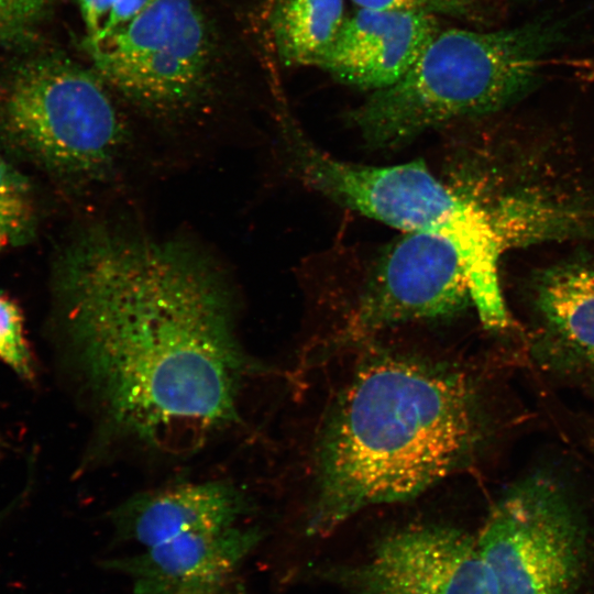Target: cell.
<instances>
[{
  "instance_id": "9",
  "label": "cell",
  "mask_w": 594,
  "mask_h": 594,
  "mask_svg": "<svg viewBox=\"0 0 594 594\" xmlns=\"http://www.w3.org/2000/svg\"><path fill=\"white\" fill-rule=\"evenodd\" d=\"M470 300L455 246L438 234L407 232L377 264L348 333L356 339L400 322L450 316Z\"/></svg>"
},
{
  "instance_id": "4",
  "label": "cell",
  "mask_w": 594,
  "mask_h": 594,
  "mask_svg": "<svg viewBox=\"0 0 594 594\" xmlns=\"http://www.w3.org/2000/svg\"><path fill=\"white\" fill-rule=\"evenodd\" d=\"M284 144L296 174L333 201L406 232L448 239L458 250L470 285L471 302L491 330L509 326L498 279L504 234L497 220L457 195L415 161L367 166L331 156L289 122Z\"/></svg>"
},
{
  "instance_id": "16",
  "label": "cell",
  "mask_w": 594,
  "mask_h": 594,
  "mask_svg": "<svg viewBox=\"0 0 594 594\" xmlns=\"http://www.w3.org/2000/svg\"><path fill=\"white\" fill-rule=\"evenodd\" d=\"M155 0H76L86 43L98 42L145 10Z\"/></svg>"
},
{
  "instance_id": "17",
  "label": "cell",
  "mask_w": 594,
  "mask_h": 594,
  "mask_svg": "<svg viewBox=\"0 0 594 594\" xmlns=\"http://www.w3.org/2000/svg\"><path fill=\"white\" fill-rule=\"evenodd\" d=\"M0 360L9 365L22 378H33V360L24 336L21 310L14 301L1 295Z\"/></svg>"
},
{
  "instance_id": "19",
  "label": "cell",
  "mask_w": 594,
  "mask_h": 594,
  "mask_svg": "<svg viewBox=\"0 0 594 594\" xmlns=\"http://www.w3.org/2000/svg\"><path fill=\"white\" fill-rule=\"evenodd\" d=\"M46 0H0V44L22 35L42 14Z\"/></svg>"
},
{
  "instance_id": "12",
  "label": "cell",
  "mask_w": 594,
  "mask_h": 594,
  "mask_svg": "<svg viewBox=\"0 0 594 594\" xmlns=\"http://www.w3.org/2000/svg\"><path fill=\"white\" fill-rule=\"evenodd\" d=\"M251 512L252 502L238 485L211 480L136 493L109 519L117 539L148 548L190 532L223 530Z\"/></svg>"
},
{
  "instance_id": "18",
  "label": "cell",
  "mask_w": 594,
  "mask_h": 594,
  "mask_svg": "<svg viewBox=\"0 0 594 594\" xmlns=\"http://www.w3.org/2000/svg\"><path fill=\"white\" fill-rule=\"evenodd\" d=\"M359 8L408 10L461 20H480L487 0H352Z\"/></svg>"
},
{
  "instance_id": "8",
  "label": "cell",
  "mask_w": 594,
  "mask_h": 594,
  "mask_svg": "<svg viewBox=\"0 0 594 594\" xmlns=\"http://www.w3.org/2000/svg\"><path fill=\"white\" fill-rule=\"evenodd\" d=\"M316 574L345 594H496L476 539L437 524L394 531L364 561Z\"/></svg>"
},
{
  "instance_id": "10",
  "label": "cell",
  "mask_w": 594,
  "mask_h": 594,
  "mask_svg": "<svg viewBox=\"0 0 594 594\" xmlns=\"http://www.w3.org/2000/svg\"><path fill=\"white\" fill-rule=\"evenodd\" d=\"M264 537L241 524L190 532L102 562L127 576L133 594H246L242 568Z\"/></svg>"
},
{
  "instance_id": "1",
  "label": "cell",
  "mask_w": 594,
  "mask_h": 594,
  "mask_svg": "<svg viewBox=\"0 0 594 594\" xmlns=\"http://www.w3.org/2000/svg\"><path fill=\"white\" fill-rule=\"evenodd\" d=\"M52 286L101 435L178 453L241 422L262 366L241 343L231 283L202 249L95 221L61 248Z\"/></svg>"
},
{
  "instance_id": "3",
  "label": "cell",
  "mask_w": 594,
  "mask_h": 594,
  "mask_svg": "<svg viewBox=\"0 0 594 594\" xmlns=\"http://www.w3.org/2000/svg\"><path fill=\"white\" fill-rule=\"evenodd\" d=\"M562 28L539 20L490 32L440 30L398 81L352 112V122L370 145L391 147L455 119L497 111L538 84Z\"/></svg>"
},
{
  "instance_id": "11",
  "label": "cell",
  "mask_w": 594,
  "mask_h": 594,
  "mask_svg": "<svg viewBox=\"0 0 594 594\" xmlns=\"http://www.w3.org/2000/svg\"><path fill=\"white\" fill-rule=\"evenodd\" d=\"M440 30L429 13L359 8L317 67L342 84L377 91L398 81Z\"/></svg>"
},
{
  "instance_id": "2",
  "label": "cell",
  "mask_w": 594,
  "mask_h": 594,
  "mask_svg": "<svg viewBox=\"0 0 594 594\" xmlns=\"http://www.w3.org/2000/svg\"><path fill=\"white\" fill-rule=\"evenodd\" d=\"M484 438L476 388L462 371L381 354L342 389L316 449L308 536L364 508L411 499L466 465Z\"/></svg>"
},
{
  "instance_id": "13",
  "label": "cell",
  "mask_w": 594,
  "mask_h": 594,
  "mask_svg": "<svg viewBox=\"0 0 594 594\" xmlns=\"http://www.w3.org/2000/svg\"><path fill=\"white\" fill-rule=\"evenodd\" d=\"M535 304L551 346L563 358L594 366V264H565L543 273Z\"/></svg>"
},
{
  "instance_id": "6",
  "label": "cell",
  "mask_w": 594,
  "mask_h": 594,
  "mask_svg": "<svg viewBox=\"0 0 594 594\" xmlns=\"http://www.w3.org/2000/svg\"><path fill=\"white\" fill-rule=\"evenodd\" d=\"M86 48L111 91L154 119L190 118L208 100L213 43L195 0H155Z\"/></svg>"
},
{
  "instance_id": "5",
  "label": "cell",
  "mask_w": 594,
  "mask_h": 594,
  "mask_svg": "<svg viewBox=\"0 0 594 594\" xmlns=\"http://www.w3.org/2000/svg\"><path fill=\"white\" fill-rule=\"evenodd\" d=\"M113 97L94 69L61 56L31 59L0 87V145L66 187H106L132 145Z\"/></svg>"
},
{
  "instance_id": "14",
  "label": "cell",
  "mask_w": 594,
  "mask_h": 594,
  "mask_svg": "<svg viewBox=\"0 0 594 594\" xmlns=\"http://www.w3.org/2000/svg\"><path fill=\"white\" fill-rule=\"evenodd\" d=\"M344 19V0H274L270 30L279 59L317 67Z\"/></svg>"
},
{
  "instance_id": "15",
  "label": "cell",
  "mask_w": 594,
  "mask_h": 594,
  "mask_svg": "<svg viewBox=\"0 0 594 594\" xmlns=\"http://www.w3.org/2000/svg\"><path fill=\"white\" fill-rule=\"evenodd\" d=\"M36 206L30 180L0 154V254L34 238Z\"/></svg>"
},
{
  "instance_id": "7",
  "label": "cell",
  "mask_w": 594,
  "mask_h": 594,
  "mask_svg": "<svg viewBox=\"0 0 594 594\" xmlns=\"http://www.w3.org/2000/svg\"><path fill=\"white\" fill-rule=\"evenodd\" d=\"M477 547L496 594H572L583 535L563 488L546 475L510 487L490 513Z\"/></svg>"
}]
</instances>
